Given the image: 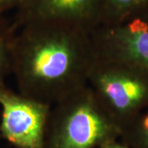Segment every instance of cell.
Instances as JSON below:
<instances>
[{"label": "cell", "instance_id": "obj_1", "mask_svg": "<svg viewBox=\"0 0 148 148\" xmlns=\"http://www.w3.org/2000/svg\"><path fill=\"white\" fill-rule=\"evenodd\" d=\"M94 57L90 31L57 23H28L14 37L11 73L18 92L53 106L87 86Z\"/></svg>", "mask_w": 148, "mask_h": 148}, {"label": "cell", "instance_id": "obj_2", "mask_svg": "<svg viewBox=\"0 0 148 148\" xmlns=\"http://www.w3.org/2000/svg\"><path fill=\"white\" fill-rule=\"evenodd\" d=\"M121 131L87 85L52 106L44 148H97Z\"/></svg>", "mask_w": 148, "mask_h": 148}, {"label": "cell", "instance_id": "obj_3", "mask_svg": "<svg viewBox=\"0 0 148 148\" xmlns=\"http://www.w3.org/2000/svg\"><path fill=\"white\" fill-rule=\"evenodd\" d=\"M87 85L121 130L148 108V72L133 64L95 50Z\"/></svg>", "mask_w": 148, "mask_h": 148}, {"label": "cell", "instance_id": "obj_4", "mask_svg": "<svg viewBox=\"0 0 148 148\" xmlns=\"http://www.w3.org/2000/svg\"><path fill=\"white\" fill-rule=\"evenodd\" d=\"M0 138L14 148H44L52 106L11 90L0 82Z\"/></svg>", "mask_w": 148, "mask_h": 148}, {"label": "cell", "instance_id": "obj_5", "mask_svg": "<svg viewBox=\"0 0 148 148\" xmlns=\"http://www.w3.org/2000/svg\"><path fill=\"white\" fill-rule=\"evenodd\" d=\"M95 52L148 72V12L91 32Z\"/></svg>", "mask_w": 148, "mask_h": 148}, {"label": "cell", "instance_id": "obj_6", "mask_svg": "<svg viewBox=\"0 0 148 148\" xmlns=\"http://www.w3.org/2000/svg\"><path fill=\"white\" fill-rule=\"evenodd\" d=\"M103 0H26L16 10L14 30L34 22L80 27L92 32L97 27Z\"/></svg>", "mask_w": 148, "mask_h": 148}, {"label": "cell", "instance_id": "obj_7", "mask_svg": "<svg viewBox=\"0 0 148 148\" xmlns=\"http://www.w3.org/2000/svg\"><path fill=\"white\" fill-rule=\"evenodd\" d=\"M148 12V0H103L98 24L110 25Z\"/></svg>", "mask_w": 148, "mask_h": 148}, {"label": "cell", "instance_id": "obj_8", "mask_svg": "<svg viewBox=\"0 0 148 148\" xmlns=\"http://www.w3.org/2000/svg\"><path fill=\"white\" fill-rule=\"evenodd\" d=\"M119 139L132 148H148V108L122 128Z\"/></svg>", "mask_w": 148, "mask_h": 148}, {"label": "cell", "instance_id": "obj_9", "mask_svg": "<svg viewBox=\"0 0 148 148\" xmlns=\"http://www.w3.org/2000/svg\"><path fill=\"white\" fill-rule=\"evenodd\" d=\"M16 32L12 23L0 16V82H5L12 70V52Z\"/></svg>", "mask_w": 148, "mask_h": 148}, {"label": "cell", "instance_id": "obj_10", "mask_svg": "<svg viewBox=\"0 0 148 148\" xmlns=\"http://www.w3.org/2000/svg\"><path fill=\"white\" fill-rule=\"evenodd\" d=\"M26 0H0V16L12 10L17 9Z\"/></svg>", "mask_w": 148, "mask_h": 148}, {"label": "cell", "instance_id": "obj_11", "mask_svg": "<svg viewBox=\"0 0 148 148\" xmlns=\"http://www.w3.org/2000/svg\"><path fill=\"white\" fill-rule=\"evenodd\" d=\"M97 148H132L127 144L123 143L120 139H114L110 140L106 143H103L99 147Z\"/></svg>", "mask_w": 148, "mask_h": 148}]
</instances>
